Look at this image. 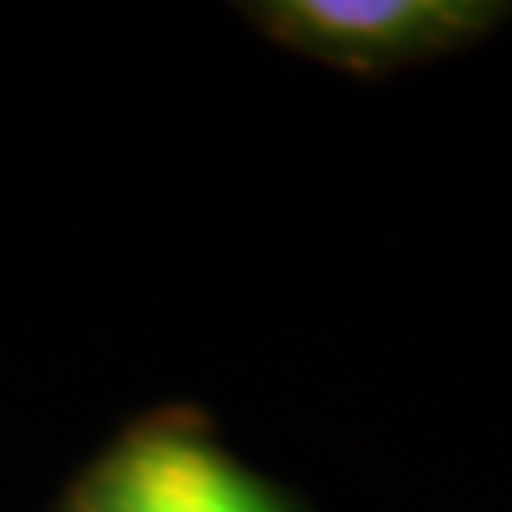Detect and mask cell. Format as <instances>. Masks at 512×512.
<instances>
[{
  "label": "cell",
  "mask_w": 512,
  "mask_h": 512,
  "mask_svg": "<svg viewBox=\"0 0 512 512\" xmlns=\"http://www.w3.org/2000/svg\"><path fill=\"white\" fill-rule=\"evenodd\" d=\"M290 48L337 67L380 72L465 48L508 15L484 0H280L256 10Z\"/></svg>",
  "instance_id": "1"
},
{
  "label": "cell",
  "mask_w": 512,
  "mask_h": 512,
  "mask_svg": "<svg viewBox=\"0 0 512 512\" xmlns=\"http://www.w3.org/2000/svg\"><path fill=\"white\" fill-rule=\"evenodd\" d=\"M76 512H290L200 432L147 427L86 479Z\"/></svg>",
  "instance_id": "2"
}]
</instances>
